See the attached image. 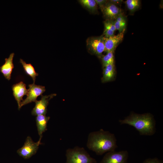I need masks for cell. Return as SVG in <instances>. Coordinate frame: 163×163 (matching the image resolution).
I'll use <instances>...</instances> for the list:
<instances>
[{
	"label": "cell",
	"mask_w": 163,
	"mask_h": 163,
	"mask_svg": "<svg viewBox=\"0 0 163 163\" xmlns=\"http://www.w3.org/2000/svg\"><path fill=\"white\" fill-rule=\"evenodd\" d=\"M116 140L114 134L101 129L89 133L87 146L97 155H101L114 151L117 147Z\"/></svg>",
	"instance_id": "1"
},
{
	"label": "cell",
	"mask_w": 163,
	"mask_h": 163,
	"mask_svg": "<svg viewBox=\"0 0 163 163\" xmlns=\"http://www.w3.org/2000/svg\"><path fill=\"white\" fill-rule=\"evenodd\" d=\"M119 122L121 124H127L133 126L141 135L151 136L155 132V121L150 113L138 114L133 112Z\"/></svg>",
	"instance_id": "2"
},
{
	"label": "cell",
	"mask_w": 163,
	"mask_h": 163,
	"mask_svg": "<svg viewBox=\"0 0 163 163\" xmlns=\"http://www.w3.org/2000/svg\"><path fill=\"white\" fill-rule=\"evenodd\" d=\"M66 163H96V160L91 157L83 147L78 146L68 149L66 151Z\"/></svg>",
	"instance_id": "3"
},
{
	"label": "cell",
	"mask_w": 163,
	"mask_h": 163,
	"mask_svg": "<svg viewBox=\"0 0 163 163\" xmlns=\"http://www.w3.org/2000/svg\"><path fill=\"white\" fill-rule=\"evenodd\" d=\"M86 46L89 52L99 58L101 57L105 51L104 36L102 35L88 37L86 40Z\"/></svg>",
	"instance_id": "4"
},
{
	"label": "cell",
	"mask_w": 163,
	"mask_h": 163,
	"mask_svg": "<svg viewBox=\"0 0 163 163\" xmlns=\"http://www.w3.org/2000/svg\"><path fill=\"white\" fill-rule=\"evenodd\" d=\"M40 138L38 141L34 142L31 137L28 136L23 146L17 151V153L25 159H28L36 154L39 148V145L41 144Z\"/></svg>",
	"instance_id": "5"
},
{
	"label": "cell",
	"mask_w": 163,
	"mask_h": 163,
	"mask_svg": "<svg viewBox=\"0 0 163 163\" xmlns=\"http://www.w3.org/2000/svg\"><path fill=\"white\" fill-rule=\"evenodd\" d=\"M128 157L126 150L110 151L104 155L100 163H127Z\"/></svg>",
	"instance_id": "6"
},
{
	"label": "cell",
	"mask_w": 163,
	"mask_h": 163,
	"mask_svg": "<svg viewBox=\"0 0 163 163\" xmlns=\"http://www.w3.org/2000/svg\"><path fill=\"white\" fill-rule=\"evenodd\" d=\"M29 89L26 98L21 101L20 104V108L27 104L32 102H35L37 97L41 95L46 90L45 87L40 85H37L34 83L28 85Z\"/></svg>",
	"instance_id": "7"
},
{
	"label": "cell",
	"mask_w": 163,
	"mask_h": 163,
	"mask_svg": "<svg viewBox=\"0 0 163 163\" xmlns=\"http://www.w3.org/2000/svg\"><path fill=\"white\" fill-rule=\"evenodd\" d=\"M56 95V94H51L48 95H41V99L35 102V105L31 111L34 116L41 115H45L47 113V107L49 101Z\"/></svg>",
	"instance_id": "8"
},
{
	"label": "cell",
	"mask_w": 163,
	"mask_h": 163,
	"mask_svg": "<svg viewBox=\"0 0 163 163\" xmlns=\"http://www.w3.org/2000/svg\"><path fill=\"white\" fill-rule=\"evenodd\" d=\"M101 11L106 19L111 20H115L117 17L122 13L120 8L109 1Z\"/></svg>",
	"instance_id": "9"
},
{
	"label": "cell",
	"mask_w": 163,
	"mask_h": 163,
	"mask_svg": "<svg viewBox=\"0 0 163 163\" xmlns=\"http://www.w3.org/2000/svg\"><path fill=\"white\" fill-rule=\"evenodd\" d=\"M125 31L119 33L116 35L108 37H104V52H114L119 44L122 41L123 38Z\"/></svg>",
	"instance_id": "10"
},
{
	"label": "cell",
	"mask_w": 163,
	"mask_h": 163,
	"mask_svg": "<svg viewBox=\"0 0 163 163\" xmlns=\"http://www.w3.org/2000/svg\"><path fill=\"white\" fill-rule=\"evenodd\" d=\"M13 96L16 101L18 109L20 110L21 101L23 100L22 98L25 95H27L28 89L26 88V85L22 82L13 85L12 86Z\"/></svg>",
	"instance_id": "11"
},
{
	"label": "cell",
	"mask_w": 163,
	"mask_h": 163,
	"mask_svg": "<svg viewBox=\"0 0 163 163\" xmlns=\"http://www.w3.org/2000/svg\"><path fill=\"white\" fill-rule=\"evenodd\" d=\"M14 53H11L8 58L5 59V63L0 67V71L5 78L8 80L11 78V74L14 68L13 59Z\"/></svg>",
	"instance_id": "12"
},
{
	"label": "cell",
	"mask_w": 163,
	"mask_h": 163,
	"mask_svg": "<svg viewBox=\"0 0 163 163\" xmlns=\"http://www.w3.org/2000/svg\"><path fill=\"white\" fill-rule=\"evenodd\" d=\"M116 71L114 64L107 65L104 68L103 76L101 78L103 83L113 81L115 77Z\"/></svg>",
	"instance_id": "13"
},
{
	"label": "cell",
	"mask_w": 163,
	"mask_h": 163,
	"mask_svg": "<svg viewBox=\"0 0 163 163\" xmlns=\"http://www.w3.org/2000/svg\"><path fill=\"white\" fill-rule=\"evenodd\" d=\"M50 117L45 115L37 116L36 118L37 126L38 133L40 138H42L43 133L47 130V125Z\"/></svg>",
	"instance_id": "14"
},
{
	"label": "cell",
	"mask_w": 163,
	"mask_h": 163,
	"mask_svg": "<svg viewBox=\"0 0 163 163\" xmlns=\"http://www.w3.org/2000/svg\"><path fill=\"white\" fill-rule=\"evenodd\" d=\"M20 62L22 65L25 73L31 77L33 83H34L36 77L38 75V74L36 72L33 66L30 63H27L21 59H20Z\"/></svg>",
	"instance_id": "15"
},
{
	"label": "cell",
	"mask_w": 163,
	"mask_h": 163,
	"mask_svg": "<svg viewBox=\"0 0 163 163\" xmlns=\"http://www.w3.org/2000/svg\"><path fill=\"white\" fill-rule=\"evenodd\" d=\"M115 26L119 33L125 31L127 24V19L123 13L120 14L115 20Z\"/></svg>",
	"instance_id": "16"
},
{
	"label": "cell",
	"mask_w": 163,
	"mask_h": 163,
	"mask_svg": "<svg viewBox=\"0 0 163 163\" xmlns=\"http://www.w3.org/2000/svg\"><path fill=\"white\" fill-rule=\"evenodd\" d=\"M79 2L90 12L96 13L97 12V5L95 0H80Z\"/></svg>",
	"instance_id": "17"
},
{
	"label": "cell",
	"mask_w": 163,
	"mask_h": 163,
	"mask_svg": "<svg viewBox=\"0 0 163 163\" xmlns=\"http://www.w3.org/2000/svg\"><path fill=\"white\" fill-rule=\"evenodd\" d=\"M125 3L131 13H133L137 11L141 5L140 1L139 0H127Z\"/></svg>",
	"instance_id": "18"
},
{
	"label": "cell",
	"mask_w": 163,
	"mask_h": 163,
	"mask_svg": "<svg viewBox=\"0 0 163 163\" xmlns=\"http://www.w3.org/2000/svg\"><path fill=\"white\" fill-rule=\"evenodd\" d=\"M113 52L112 51L108 52L106 55L102 56L101 62L103 68L109 64H114Z\"/></svg>",
	"instance_id": "19"
},
{
	"label": "cell",
	"mask_w": 163,
	"mask_h": 163,
	"mask_svg": "<svg viewBox=\"0 0 163 163\" xmlns=\"http://www.w3.org/2000/svg\"><path fill=\"white\" fill-rule=\"evenodd\" d=\"M115 20L106 19L104 22V30L115 32L116 30L115 26Z\"/></svg>",
	"instance_id": "20"
},
{
	"label": "cell",
	"mask_w": 163,
	"mask_h": 163,
	"mask_svg": "<svg viewBox=\"0 0 163 163\" xmlns=\"http://www.w3.org/2000/svg\"><path fill=\"white\" fill-rule=\"evenodd\" d=\"M143 163H163V161L157 158H149L145 160Z\"/></svg>",
	"instance_id": "21"
},
{
	"label": "cell",
	"mask_w": 163,
	"mask_h": 163,
	"mask_svg": "<svg viewBox=\"0 0 163 163\" xmlns=\"http://www.w3.org/2000/svg\"><path fill=\"white\" fill-rule=\"evenodd\" d=\"M97 6H98L101 10L102 9L104 6L107 2L108 0H95Z\"/></svg>",
	"instance_id": "22"
},
{
	"label": "cell",
	"mask_w": 163,
	"mask_h": 163,
	"mask_svg": "<svg viewBox=\"0 0 163 163\" xmlns=\"http://www.w3.org/2000/svg\"><path fill=\"white\" fill-rule=\"evenodd\" d=\"M109 1L117 5L121 4L123 1L122 0H110Z\"/></svg>",
	"instance_id": "23"
}]
</instances>
